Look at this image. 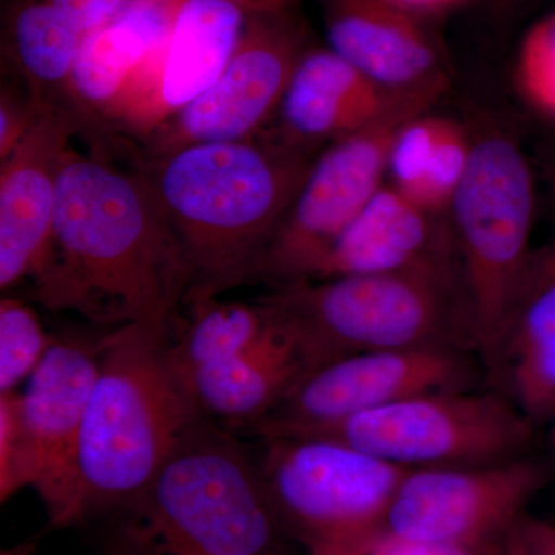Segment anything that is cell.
Masks as SVG:
<instances>
[{
    "instance_id": "277c9868",
    "label": "cell",
    "mask_w": 555,
    "mask_h": 555,
    "mask_svg": "<svg viewBox=\"0 0 555 555\" xmlns=\"http://www.w3.org/2000/svg\"><path fill=\"white\" fill-rule=\"evenodd\" d=\"M258 301L298 346L309 372L377 350L447 347L478 356L459 264L292 281Z\"/></svg>"
},
{
    "instance_id": "3957f363",
    "label": "cell",
    "mask_w": 555,
    "mask_h": 555,
    "mask_svg": "<svg viewBox=\"0 0 555 555\" xmlns=\"http://www.w3.org/2000/svg\"><path fill=\"white\" fill-rule=\"evenodd\" d=\"M171 321L109 328L76 444L65 528L133 507L199 411L170 357Z\"/></svg>"
},
{
    "instance_id": "9a60e30c",
    "label": "cell",
    "mask_w": 555,
    "mask_h": 555,
    "mask_svg": "<svg viewBox=\"0 0 555 555\" xmlns=\"http://www.w3.org/2000/svg\"><path fill=\"white\" fill-rule=\"evenodd\" d=\"M328 49L392 94L441 100L451 87L447 61L423 17L393 0H321Z\"/></svg>"
},
{
    "instance_id": "8992f818",
    "label": "cell",
    "mask_w": 555,
    "mask_h": 555,
    "mask_svg": "<svg viewBox=\"0 0 555 555\" xmlns=\"http://www.w3.org/2000/svg\"><path fill=\"white\" fill-rule=\"evenodd\" d=\"M466 124L473 152L448 215L488 375L534 250L535 179L513 131L491 116Z\"/></svg>"
},
{
    "instance_id": "d4e9b609",
    "label": "cell",
    "mask_w": 555,
    "mask_h": 555,
    "mask_svg": "<svg viewBox=\"0 0 555 555\" xmlns=\"http://www.w3.org/2000/svg\"><path fill=\"white\" fill-rule=\"evenodd\" d=\"M470 152L473 138L467 124L447 118L436 152L411 201L433 214L448 215L469 166Z\"/></svg>"
},
{
    "instance_id": "5bb4252c",
    "label": "cell",
    "mask_w": 555,
    "mask_h": 555,
    "mask_svg": "<svg viewBox=\"0 0 555 555\" xmlns=\"http://www.w3.org/2000/svg\"><path fill=\"white\" fill-rule=\"evenodd\" d=\"M247 14L232 0H182L169 38L139 67L113 108L116 137L138 149L218 79Z\"/></svg>"
},
{
    "instance_id": "1f68e13d",
    "label": "cell",
    "mask_w": 555,
    "mask_h": 555,
    "mask_svg": "<svg viewBox=\"0 0 555 555\" xmlns=\"http://www.w3.org/2000/svg\"><path fill=\"white\" fill-rule=\"evenodd\" d=\"M393 2L412 11V13L418 14V16L425 17L429 14H440L443 11L454 9L465 0H393Z\"/></svg>"
},
{
    "instance_id": "ffe728a7",
    "label": "cell",
    "mask_w": 555,
    "mask_h": 555,
    "mask_svg": "<svg viewBox=\"0 0 555 555\" xmlns=\"http://www.w3.org/2000/svg\"><path fill=\"white\" fill-rule=\"evenodd\" d=\"M535 426L555 416V243L532 250L486 375Z\"/></svg>"
},
{
    "instance_id": "f546056e",
    "label": "cell",
    "mask_w": 555,
    "mask_h": 555,
    "mask_svg": "<svg viewBox=\"0 0 555 555\" xmlns=\"http://www.w3.org/2000/svg\"><path fill=\"white\" fill-rule=\"evenodd\" d=\"M68 14L83 33L98 30L129 9L133 0H50Z\"/></svg>"
},
{
    "instance_id": "484cf974",
    "label": "cell",
    "mask_w": 555,
    "mask_h": 555,
    "mask_svg": "<svg viewBox=\"0 0 555 555\" xmlns=\"http://www.w3.org/2000/svg\"><path fill=\"white\" fill-rule=\"evenodd\" d=\"M516 80L525 100L555 120V13L526 33L517 54Z\"/></svg>"
},
{
    "instance_id": "cb8c5ba5",
    "label": "cell",
    "mask_w": 555,
    "mask_h": 555,
    "mask_svg": "<svg viewBox=\"0 0 555 555\" xmlns=\"http://www.w3.org/2000/svg\"><path fill=\"white\" fill-rule=\"evenodd\" d=\"M51 335L43 331L38 313L17 298L0 301V393L14 392L39 366Z\"/></svg>"
},
{
    "instance_id": "ba28073f",
    "label": "cell",
    "mask_w": 555,
    "mask_h": 555,
    "mask_svg": "<svg viewBox=\"0 0 555 555\" xmlns=\"http://www.w3.org/2000/svg\"><path fill=\"white\" fill-rule=\"evenodd\" d=\"M535 427L505 393L476 389L408 398L298 437L341 441L390 465L429 469L524 459Z\"/></svg>"
},
{
    "instance_id": "7a4b0ae2",
    "label": "cell",
    "mask_w": 555,
    "mask_h": 555,
    "mask_svg": "<svg viewBox=\"0 0 555 555\" xmlns=\"http://www.w3.org/2000/svg\"><path fill=\"white\" fill-rule=\"evenodd\" d=\"M315 158L266 130L131 160L188 261L185 301L250 283Z\"/></svg>"
},
{
    "instance_id": "836d02e7",
    "label": "cell",
    "mask_w": 555,
    "mask_h": 555,
    "mask_svg": "<svg viewBox=\"0 0 555 555\" xmlns=\"http://www.w3.org/2000/svg\"><path fill=\"white\" fill-rule=\"evenodd\" d=\"M36 547H38V540H27V542L21 543V545L2 550L0 555H35Z\"/></svg>"
},
{
    "instance_id": "5b68a950",
    "label": "cell",
    "mask_w": 555,
    "mask_h": 555,
    "mask_svg": "<svg viewBox=\"0 0 555 555\" xmlns=\"http://www.w3.org/2000/svg\"><path fill=\"white\" fill-rule=\"evenodd\" d=\"M137 534L167 555H283L254 451L203 415L131 507Z\"/></svg>"
},
{
    "instance_id": "e575fe53",
    "label": "cell",
    "mask_w": 555,
    "mask_h": 555,
    "mask_svg": "<svg viewBox=\"0 0 555 555\" xmlns=\"http://www.w3.org/2000/svg\"><path fill=\"white\" fill-rule=\"evenodd\" d=\"M554 440H555V416H554Z\"/></svg>"
},
{
    "instance_id": "8fae6325",
    "label": "cell",
    "mask_w": 555,
    "mask_h": 555,
    "mask_svg": "<svg viewBox=\"0 0 555 555\" xmlns=\"http://www.w3.org/2000/svg\"><path fill=\"white\" fill-rule=\"evenodd\" d=\"M485 382L483 363L470 350L434 347L356 353L310 371L269 415L240 437H298L408 398L481 389Z\"/></svg>"
},
{
    "instance_id": "52a82bcc",
    "label": "cell",
    "mask_w": 555,
    "mask_h": 555,
    "mask_svg": "<svg viewBox=\"0 0 555 555\" xmlns=\"http://www.w3.org/2000/svg\"><path fill=\"white\" fill-rule=\"evenodd\" d=\"M255 455L287 539L308 555H361L385 532L409 469L312 437L261 438Z\"/></svg>"
},
{
    "instance_id": "2e32d148",
    "label": "cell",
    "mask_w": 555,
    "mask_h": 555,
    "mask_svg": "<svg viewBox=\"0 0 555 555\" xmlns=\"http://www.w3.org/2000/svg\"><path fill=\"white\" fill-rule=\"evenodd\" d=\"M78 137L60 109L43 108L27 137L0 160V288L30 281L53 230L62 163Z\"/></svg>"
},
{
    "instance_id": "f1b7e54d",
    "label": "cell",
    "mask_w": 555,
    "mask_h": 555,
    "mask_svg": "<svg viewBox=\"0 0 555 555\" xmlns=\"http://www.w3.org/2000/svg\"><path fill=\"white\" fill-rule=\"evenodd\" d=\"M502 555H555V525L526 513L503 540Z\"/></svg>"
},
{
    "instance_id": "d6a6232c",
    "label": "cell",
    "mask_w": 555,
    "mask_h": 555,
    "mask_svg": "<svg viewBox=\"0 0 555 555\" xmlns=\"http://www.w3.org/2000/svg\"><path fill=\"white\" fill-rule=\"evenodd\" d=\"M540 167H542L547 193H550L551 208H553L555 224V145L543 149L542 155H540Z\"/></svg>"
},
{
    "instance_id": "83f0119b",
    "label": "cell",
    "mask_w": 555,
    "mask_h": 555,
    "mask_svg": "<svg viewBox=\"0 0 555 555\" xmlns=\"http://www.w3.org/2000/svg\"><path fill=\"white\" fill-rule=\"evenodd\" d=\"M503 543L495 545H447L416 542L383 534L361 555H502Z\"/></svg>"
},
{
    "instance_id": "4fadbf2b",
    "label": "cell",
    "mask_w": 555,
    "mask_h": 555,
    "mask_svg": "<svg viewBox=\"0 0 555 555\" xmlns=\"http://www.w3.org/2000/svg\"><path fill=\"white\" fill-rule=\"evenodd\" d=\"M547 481V467L531 455L495 465L409 469L383 534L447 545L503 543Z\"/></svg>"
},
{
    "instance_id": "e0dca14e",
    "label": "cell",
    "mask_w": 555,
    "mask_h": 555,
    "mask_svg": "<svg viewBox=\"0 0 555 555\" xmlns=\"http://www.w3.org/2000/svg\"><path fill=\"white\" fill-rule=\"evenodd\" d=\"M182 0H133L105 27L86 33L75 69L73 94L78 112V137L94 155L112 158L129 153L116 137L109 118L120 94L139 67L169 38Z\"/></svg>"
},
{
    "instance_id": "9c48e42d",
    "label": "cell",
    "mask_w": 555,
    "mask_h": 555,
    "mask_svg": "<svg viewBox=\"0 0 555 555\" xmlns=\"http://www.w3.org/2000/svg\"><path fill=\"white\" fill-rule=\"evenodd\" d=\"M102 337L51 335L24 392L0 393V499L36 489L50 524L67 500L76 444L100 374Z\"/></svg>"
},
{
    "instance_id": "4dcf8cb0",
    "label": "cell",
    "mask_w": 555,
    "mask_h": 555,
    "mask_svg": "<svg viewBox=\"0 0 555 555\" xmlns=\"http://www.w3.org/2000/svg\"><path fill=\"white\" fill-rule=\"evenodd\" d=\"M247 16L255 14H275L291 11L292 5L298 0H232Z\"/></svg>"
},
{
    "instance_id": "7c38bea8",
    "label": "cell",
    "mask_w": 555,
    "mask_h": 555,
    "mask_svg": "<svg viewBox=\"0 0 555 555\" xmlns=\"http://www.w3.org/2000/svg\"><path fill=\"white\" fill-rule=\"evenodd\" d=\"M309 49L305 27L291 11L247 16L218 79L141 142L137 156L156 158L189 145L261 134L275 120L295 69Z\"/></svg>"
},
{
    "instance_id": "603a6c76",
    "label": "cell",
    "mask_w": 555,
    "mask_h": 555,
    "mask_svg": "<svg viewBox=\"0 0 555 555\" xmlns=\"http://www.w3.org/2000/svg\"><path fill=\"white\" fill-rule=\"evenodd\" d=\"M276 328L261 301L189 298L171 320L170 357L179 375L250 352Z\"/></svg>"
},
{
    "instance_id": "4316f807",
    "label": "cell",
    "mask_w": 555,
    "mask_h": 555,
    "mask_svg": "<svg viewBox=\"0 0 555 555\" xmlns=\"http://www.w3.org/2000/svg\"><path fill=\"white\" fill-rule=\"evenodd\" d=\"M43 107L33 100L21 82L2 83L0 89V160L27 137Z\"/></svg>"
},
{
    "instance_id": "7402d4cb",
    "label": "cell",
    "mask_w": 555,
    "mask_h": 555,
    "mask_svg": "<svg viewBox=\"0 0 555 555\" xmlns=\"http://www.w3.org/2000/svg\"><path fill=\"white\" fill-rule=\"evenodd\" d=\"M83 33L50 0H7L2 57L40 107L60 109L78 130L73 69Z\"/></svg>"
},
{
    "instance_id": "d6986e66",
    "label": "cell",
    "mask_w": 555,
    "mask_h": 555,
    "mask_svg": "<svg viewBox=\"0 0 555 555\" xmlns=\"http://www.w3.org/2000/svg\"><path fill=\"white\" fill-rule=\"evenodd\" d=\"M400 96L406 94L383 90L334 50L310 47L268 130L291 147L318 156L378 118Z\"/></svg>"
},
{
    "instance_id": "30bf717a",
    "label": "cell",
    "mask_w": 555,
    "mask_h": 555,
    "mask_svg": "<svg viewBox=\"0 0 555 555\" xmlns=\"http://www.w3.org/2000/svg\"><path fill=\"white\" fill-rule=\"evenodd\" d=\"M438 101L423 94L397 98L363 129L321 150L250 283L276 287L308 280L386 184L387 158L397 131L409 119L429 113Z\"/></svg>"
},
{
    "instance_id": "ac0fdd59",
    "label": "cell",
    "mask_w": 555,
    "mask_h": 555,
    "mask_svg": "<svg viewBox=\"0 0 555 555\" xmlns=\"http://www.w3.org/2000/svg\"><path fill=\"white\" fill-rule=\"evenodd\" d=\"M449 264L460 266L449 215L425 210L386 182L308 280Z\"/></svg>"
},
{
    "instance_id": "44dd1931",
    "label": "cell",
    "mask_w": 555,
    "mask_h": 555,
    "mask_svg": "<svg viewBox=\"0 0 555 555\" xmlns=\"http://www.w3.org/2000/svg\"><path fill=\"white\" fill-rule=\"evenodd\" d=\"M306 374L308 363L276 321L275 331L250 352L181 377L199 411L240 436L269 415Z\"/></svg>"
},
{
    "instance_id": "6da1fadb",
    "label": "cell",
    "mask_w": 555,
    "mask_h": 555,
    "mask_svg": "<svg viewBox=\"0 0 555 555\" xmlns=\"http://www.w3.org/2000/svg\"><path fill=\"white\" fill-rule=\"evenodd\" d=\"M33 301L105 328L171 321L192 275L147 179L133 164L72 147Z\"/></svg>"
},
{
    "instance_id": "d590c367",
    "label": "cell",
    "mask_w": 555,
    "mask_h": 555,
    "mask_svg": "<svg viewBox=\"0 0 555 555\" xmlns=\"http://www.w3.org/2000/svg\"><path fill=\"white\" fill-rule=\"evenodd\" d=\"M3 2H7V0H3Z\"/></svg>"
}]
</instances>
